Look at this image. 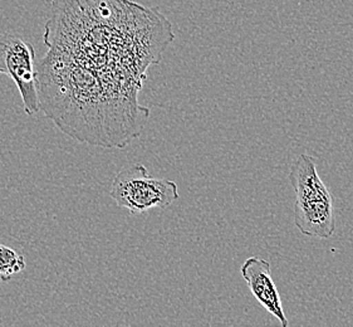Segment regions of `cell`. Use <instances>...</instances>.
I'll return each instance as SVG.
<instances>
[{
    "label": "cell",
    "instance_id": "1",
    "mask_svg": "<svg viewBox=\"0 0 353 327\" xmlns=\"http://www.w3.org/2000/svg\"><path fill=\"white\" fill-rule=\"evenodd\" d=\"M50 15L43 34L47 53L134 95L175 39L159 9L134 0H52Z\"/></svg>",
    "mask_w": 353,
    "mask_h": 327
},
{
    "label": "cell",
    "instance_id": "2",
    "mask_svg": "<svg viewBox=\"0 0 353 327\" xmlns=\"http://www.w3.org/2000/svg\"><path fill=\"white\" fill-rule=\"evenodd\" d=\"M290 183L296 192L294 224L308 237L327 239L336 232L333 197L318 175L316 160L303 154L290 169Z\"/></svg>",
    "mask_w": 353,
    "mask_h": 327
},
{
    "label": "cell",
    "instance_id": "3",
    "mask_svg": "<svg viewBox=\"0 0 353 327\" xmlns=\"http://www.w3.org/2000/svg\"><path fill=\"white\" fill-rule=\"evenodd\" d=\"M110 197L121 208L139 214L155 208H169L179 199V190L175 181L152 178L142 164H137L117 172L113 179Z\"/></svg>",
    "mask_w": 353,
    "mask_h": 327
},
{
    "label": "cell",
    "instance_id": "4",
    "mask_svg": "<svg viewBox=\"0 0 353 327\" xmlns=\"http://www.w3.org/2000/svg\"><path fill=\"white\" fill-rule=\"evenodd\" d=\"M0 75L13 79L21 93L24 112L34 116L41 111L36 72V50L23 37L0 33Z\"/></svg>",
    "mask_w": 353,
    "mask_h": 327
},
{
    "label": "cell",
    "instance_id": "5",
    "mask_svg": "<svg viewBox=\"0 0 353 327\" xmlns=\"http://www.w3.org/2000/svg\"><path fill=\"white\" fill-rule=\"evenodd\" d=\"M241 277L247 282L255 299L282 327H288L290 321L283 310L282 299L270 275V264L261 257H249L241 268Z\"/></svg>",
    "mask_w": 353,
    "mask_h": 327
},
{
    "label": "cell",
    "instance_id": "6",
    "mask_svg": "<svg viewBox=\"0 0 353 327\" xmlns=\"http://www.w3.org/2000/svg\"><path fill=\"white\" fill-rule=\"evenodd\" d=\"M26 268L24 257L8 246L0 244V281L7 282Z\"/></svg>",
    "mask_w": 353,
    "mask_h": 327
}]
</instances>
